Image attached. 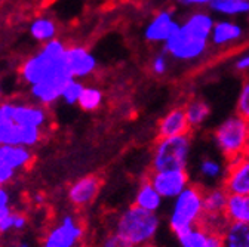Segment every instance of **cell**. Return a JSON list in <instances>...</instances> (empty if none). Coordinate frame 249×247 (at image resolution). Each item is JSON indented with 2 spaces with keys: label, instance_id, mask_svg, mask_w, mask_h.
Instances as JSON below:
<instances>
[{
  "label": "cell",
  "instance_id": "cell-1",
  "mask_svg": "<svg viewBox=\"0 0 249 247\" xmlns=\"http://www.w3.org/2000/svg\"><path fill=\"white\" fill-rule=\"evenodd\" d=\"M159 228L160 218L158 213L134 204L119 216L114 232L123 237L132 247H145L156 238Z\"/></svg>",
  "mask_w": 249,
  "mask_h": 247
},
{
  "label": "cell",
  "instance_id": "cell-2",
  "mask_svg": "<svg viewBox=\"0 0 249 247\" xmlns=\"http://www.w3.org/2000/svg\"><path fill=\"white\" fill-rule=\"evenodd\" d=\"M203 218V191L196 185H189L174 198L169 213V228L177 235L202 222Z\"/></svg>",
  "mask_w": 249,
  "mask_h": 247
},
{
  "label": "cell",
  "instance_id": "cell-3",
  "mask_svg": "<svg viewBox=\"0 0 249 247\" xmlns=\"http://www.w3.org/2000/svg\"><path fill=\"white\" fill-rule=\"evenodd\" d=\"M192 149L190 133L159 138L151 157V170H184L189 163Z\"/></svg>",
  "mask_w": 249,
  "mask_h": 247
},
{
  "label": "cell",
  "instance_id": "cell-4",
  "mask_svg": "<svg viewBox=\"0 0 249 247\" xmlns=\"http://www.w3.org/2000/svg\"><path fill=\"white\" fill-rule=\"evenodd\" d=\"M213 139L227 162L242 157L249 139V121L239 114L226 118L215 129Z\"/></svg>",
  "mask_w": 249,
  "mask_h": 247
},
{
  "label": "cell",
  "instance_id": "cell-5",
  "mask_svg": "<svg viewBox=\"0 0 249 247\" xmlns=\"http://www.w3.org/2000/svg\"><path fill=\"white\" fill-rule=\"evenodd\" d=\"M208 42V39L193 34L181 24L175 34L165 42V52L169 53L172 58L181 61L196 59L206 50Z\"/></svg>",
  "mask_w": 249,
  "mask_h": 247
},
{
  "label": "cell",
  "instance_id": "cell-6",
  "mask_svg": "<svg viewBox=\"0 0 249 247\" xmlns=\"http://www.w3.org/2000/svg\"><path fill=\"white\" fill-rule=\"evenodd\" d=\"M148 181L158 193L168 200H174L190 185L189 173L184 170H160L153 172L148 176Z\"/></svg>",
  "mask_w": 249,
  "mask_h": 247
},
{
  "label": "cell",
  "instance_id": "cell-7",
  "mask_svg": "<svg viewBox=\"0 0 249 247\" xmlns=\"http://www.w3.org/2000/svg\"><path fill=\"white\" fill-rule=\"evenodd\" d=\"M223 188L229 194H249V160L243 156L229 162Z\"/></svg>",
  "mask_w": 249,
  "mask_h": 247
},
{
  "label": "cell",
  "instance_id": "cell-8",
  "mask_svg": "<svg viewBox=\"0 0 249 247\" xmlns=\"http://www.w3.org/2000/svg\"><path fill=\"white\" fill-rule=\"evenodd\" d=\"M179 22L168 11L156 15L144 30V37L148 42H166L179 28Z\"/></svg>",
  "mask_w": 249,
  "mask_h": 247
},
{
  "label": "cell",
  "instance_id": "cell-9",
  "mask_svg": "<svg viewBox=\"0 0 249 247\" xmlns=\"http://www.w3.org/2000/svg\"><path fill=\"white\" fill-rule=\"evenodd\" d=\"M101 190V179L97 175H89L85 176L82 179H79L77 182H74L70 191H69V198L70 201L77 206V207H85L89 203H92L95 200V197L98 196Z\"/></svg>",
  "mask_w": 249,
  "mask_h": 247
},
{
  "label": "cell",
  "instance_id": "cell-10",
  "mask_svg": "<svg viewBox=\"0 0 249 247\" xmlns=\"http://www.w3.org/2000/svg\"><path fill=\"white\" fill-rule=\"evenodd\" d=\"M181 247H224L221 234L212 232L202 225H196L177 235Z\"/></svg>",
  "mask_w": 249,
  "mask_h": 247
},
{
  "label": "cell",
  "instance_id": "cell-11",
  "mask_svg": "<svg viewBox=\"0 0 249 247\" xmlns=\"http://www.w3.org/2000/svg\"><path fill=\"white\" fill-rule=\"evenodd\" d=\"M83 230L74 222L71 216H66L59 227L51 231L46 238L45 247H73L82 237Z\"/></svg>",
  "mask_w": 249,
  "mask_h": 247
},
{
  "label": "cell",
  "instance_id": "cell-12",
  "mask_svg": "<svg viewBox=\"0 0 249 247\" xmlns=\"http://www.w3.org/2000/svg\"><path fill=\"white\" fill-rule=\"evenodd\" d=\"M190 125L187 121L185 111L181 107L172 108L169 113H166L158 126V136L159 138H169V136H178V135H185L189 133Z\"/></svg>",
  "mask_w": 249,
  "mask_h": 247
},
{
  "label": "cell",
  "instance_id": "cell-13",
  "mask_svg": "<svg viewBox=\"0 0 249 247\" xmlns=\"http://www.w3.org/2000/svg\"><path fill=\"white\" fill-rule=\"evenodd\" d=\"M64 59L73 77H82L89 74L97 66V61L83 48H73L66 50Z\"/></svg>",
  "mask_w": 249,
  "mask_h": 247
},
{
  "label": "cell",
  "instance_id": "cell-14",
  "mask_svg": "<svg viewBox=\"0 0 249 247\" xmlns=\"http://www.w3.org/2000/svg\"><path fill=\"white\" fill-rule=\"evenodd\" d=\"M162 203H163V197L158 193V190L153 187V183L148 181V178L144 179L140 185L137 194H135L134 204L144 209V210L158 213L159 209L162 207Z\"/></svg>",
  "mask_w": 249,
  "mask_h": 247
},
{
  "label": "cell",
  "instance_id": "cell-15",
  "mask_svg": "<svg viewBox=\"0 0 249 247\" xmlns=\"http://www.w3.org/2000/svg\"><path fill=\"white\" fill-rule=\"evenodd\" d=\"M242 36H243V30L239 24L231 21H218L216 24H213L211 33V42L215 46H224L239 40Z\"/></svg>",
  "mask_w": 249,
  "mask_h": 247
},
{
  "label": "cell",
  "instance_id": "cell-16",
  "mask_svg": "<svg viewBox=\"0 0 249 247\" xmlns=\"http://www.w3.org/2000/svg\"><path fill=\"white\" fill-rule=\"evenodd\" d=\"M224 216L229 222L249 224V194H229Z\"/></svg>",
  "mask_w": 249,
  "mask_h": 247
},
{
  "label": "cell",
  "instance_id": "cell-17",
  "mask_svg": "<svg viewBox=\"0 0 249 247\" xmlns=\"http://www.w3.org/2000/svg\"><path fill=\"white\" fill-rule=\"evenodd\" d=\"M224 247H249V224L227 222L221 231Z\"/></svg>",
  "mask_w": 249,
  "mask_h": 247
},
{
  "label": "cell",
  "instance_id": "cell-18",
  "mask_svg": "<svg viewBox=\"0 0 249 247\" xmlns=\"http://www.w3.org/2000/svg\"><path fill=\"white\" fill-rule=\"evenodd\" d=\"M229 193L223 187L203 191V216H221L227 206Z\"/></svg>",
  "mask_w": 249,
  "mask_h": 247
},
{
  "label": "cell",
  "instance_id": "cell-19",
  "mask_svg": "<svg viewBox=\"0 0 249 247\" xmlns=\"http://www.w3.org/2000/svg\"><path fill=\"white\" fill-rule=\"evenodd\" d=\"M182 27H185L193 34L209 40L212 28H213V19L208 14H202V12L193 14L190 18H187V21L182 24Z\"/></svg>",
  "mask_w": 249,
  "mask_h": 247
},
{
  "label": "cell",
  "instance_id": "cell-20",
  "mask_svg": "<svg viewBox=\"0 0 249 247\" xmlns=\"http://www.w3.org/2000/svg\"><path fill=\"white\" fill-rule=\"evenodd\" d=\"M185 111V117L187 121H189L190 129H196L199 126H202V123L209 117L211 114V108L209 105L202 101V99H192L185 104L184 107Z\"/></svg>",
  "mask_w": 249,
  "mask_h": 247
},
{
  "label": "cell",
  "instance_id": "cell-21",
  "mask_svg": "<svg viewBox=\"0 0 249 247\" xmlns=\"http://www.w3.org/2000/svg\"><path fill=\"white\" fill-rule=\"evenodd\" d=\"M14 121L19 126H35L39 128L45 121V113L40 108H31V107H15L14 110Z\"/></svg>",
  "mask_w": 249,
  "mask_h": 247
},
{
  "label": "cell",
  "instance_id": "cell-22",
  "mask_svg": "<svg viewBox=\"0 0 249 247\" xmlns=\"http://www.w3.org/2000/svg\"><path fill=\"white\" fill-rule=\"evenodd\" d=\"M0 156L12 169L27 165L31 159L30 152L18 145H2L0 147Z\"/></svg>",
  "mask_w": 249,
  "mask_h": 247
},
{
  "label": "cell",
  "instance_id": "cell-23",
  "mask_svg": "<svg viewBox=\"0 0 249 247\" xmlns=\"http://www.w3.org/2000/svg\"><path fill=\"white\" fill-rule=\"evenodd\" d=\"M211 9L221 15L249 14V0H213Z\"/></svg>",
  "mask_w": 249,
  "mask_h": 247
},
{
  "label": "cell",
  "instance_id": "cell-24",
  "mask_svg": "<svg viewBox=\"0 0 249 247\" xmlns=\"http://www.w3.org/2000/svg\"><path fill=\"white\" fill-rule=\"evenodd\" d=\"M103 101V94L98 89H93V87H83L82 94L79 97V105L82 110L86 111H92V110H97L101 105Z\"/></svg>",
  "mask_w": 249,
  "mask_h": 247
},
{
  "label": "cell",
  "instance_id": "cell-25",
  "mask_svg": "<svg viewBox=\"0 0 249 247\" xmlns=\"http://www.w3.org/2000/svg\"><path fill=\"white\" fill-rule=\"evenodd\" d=\"M31 34L37 40H48L55 34V24L49 19H37L31 24Z\"/></svg>",
  "mask_w": 249,
  "mask_h": 247
},
{
  "label": "cell",
  "instance_id": "cell-26",
  "mask_svg": "<svg viewBox=\"0 0 249 247\" xmlns=\"http://www.w3.org/2000/svg\"><path fill=\"white\" fill-rule=\"evenodd\" d=\"M199 172L206 179H218L223 175V166L213 159H203L199 165Z\"/></svg>",
  "mask_w": 249,
  "mask_h": 247
},
{
  "label": "cell",
  "instance_id": "cell-27",
  "mask_svg": "<svg viewBox=\"0 0 249 247\" xmlns=\"http://www.w3.org/2000/svg\"><path fill=\"white\" fill-rule=\"evenodd\" d=\"M236 114L242 115L245 120L249 121V79L245 80L242 84V89L237 97V104H236Z\"/></svg>",
  "mask_w": 249,
  "mask_h": 247
},
{
  "label": "cell",
  "instance_id": "cell-28",
  "mask_svg": "<svg viewBox=\"0 0 249 247\" xmlns=\"http://www.w3.org/2000/svg\"><path fill=\"white\" fill-rule=\"evenodd\" d=\"M82 90H83V86L74 80L69 82L67 86L64 87V90H62V98H64L69 104H74L79 101V97L82 94Z\"/></svg>",
  "mask_w": 249,
  "mask_h": 247
},
{
  "label": "cell",
  "instance_id": "cell-29",
  "mask_svg": "<svg viewBox=\"0 0 249 247\" xmlns=\"http://www.w3.org/2000/svg\"><path fill=\"white\" fill-rule=\"evenodd\" d=\"M37 139H39V128L22 126V141H21V144L31 145V144H36Z\"/></svg>",
  "mask_w": 249,
  "mask_h": 247
},
{
  "label": "cell",
  "instance_id": "cell-30",
  "mask_svg": "<svg viewBox=\"0 0 249 247\" xmlns=\"http://www.w3.org/2000/svg\"><path fill=\"white\" fill-rule=\"evenodd\" d=\"M101 247H132L123 237H120L117 232H113L110 235H107L103 241Z\"/></svg>",
  "mask_w": 249,
  "mask_h": 247
},
{
  "label": "cell",
  "instance_id": "cell-31",
  "mask_svg": "<svg viewBox=\"0 0 249 247\" xmlns=\"http://www.w3.org/2000/svg\"><path fill=\"white\" fill-rule=\"evenodd\" d=\"M151 70L156 73V74H165L166 70H168V59H166V55L165 53H159L156 55L151 61Z\"/></svg>",
  "mask_w": 249,
  "mask_h": 247
},
{
  "label": "cell",
  "instance_id": "cell-32",
  "mask_svg": "<svg viewBox=\"0 0 249 247\" xmlns=\"http://www.w3.org/2000/svg\"><path fill=\"white\" fill-rule=\"evenodd\" d=\"M14 110H15V105H12V104L0 105V125L14 121Z\"/></svg>",
  "mask_w": 249,
  "mask_h": 247
},
{
  "label": "cell",
  "instance_id": "cell-33",
  "mask_svg": "<svg viewBox=\"0 0 249 247\" xmlns=\"http://www.w3.org/2000/svg\"><path fill=\"white\" fill-rule=\"evenodd\" d=\"M12 172H14V169L11 166H8V163L2 159V156H0V185L5 183L12 176Z\"/></svg>",
  "mask_w": 249,
  "mask_h": 247
},
{
  "label": "cell",
  "instance_id": "cell-34",
  "mask_svg": "<svg viewBox=\"0 0 249 247\" xmlns=\"http://www.w3.org/2000/svg\"><path fill=\"white\" fill-rule=\"evenodd\" d=\"M14 224H15V214H8L5 218L0 221V232H5L8 231L9 228H14Z\"/></svg>",
  "mask_w": 249,
  "mask_h": 247
},
{
  "label": "cell",
  "instance_id": "cell-35",
  "mask_svg": "<svg viewBox=\"0 0 249 247\" xmlns=\"http://www.w3.org/2000/svg\"><path fill=\"white\" fill-rule=\"evenodd\" d=\"M236 68L239 71H249V53L240 56L236 63Z\"/></svg>",
  "mask_w": 249,
  "mask_h": 247
},
{
  "label": "cell",
  "instance_id": "cell-36",
  "mask_svg": "<svg viewBox=\"0 0 249 247\" xmlns=\"http://www.w3.org/2000/svg\"><path fill=\"white\" fill-rule=\"evenodd\" d=\"M181 5H205V3H212L213 0H178Z\"/></svg>",
  "mask_w": 249,
  "mask_h": 247
},
{
  "label": "cell",
  "instance_id": "cell-37",
  "mask_svg": "<svg viewBox=\"0 0 249 247\" xmlns=\"http://www.w3.org/2000/svg\"><path fill=\"white\" fill-rule=\"evenodd\" d=\"M8 207V194L5 190L0 188V210Z\"/></svg>",
  "mask_w": 249,
  "mask_h": 247
},
{
  "label": "cell",
  "instance_id": "cell-38",
  "mask_svg": "<svg viewBox=\"0 0 249 247\" xmlns=\"http://www.w3.org/2000/svg\"><path fill=\"white\" fill-rule=\"evenodd\" d=\"M24 225H25V218H24V216L15 214V224H14V228H22Z\"/></svg>",
  "mask_w": 249,
  "mask_h": 247
},
{
  "label": "cell",
  "instance_id": "cell-39",
  "mask_svg": "<svg viewBox=\"0 0 249 247\" xmlns=\"http://www.w3.org/2000/svg\"><path fill=\"white\" fill-rule=\"evenodd\" d=\"M243 157L249 160V139L246 142V147H245V151H243Z\"/></svg>",
  "mask_w": 249,
  "mask_h": 247
},
{
  "label": "cell",
  "instance_id": "cell-40",
  "mask_svg": "<svg viewBox=\"0 0 249 247\" xmlns=\"http://www.w3.org/2000/svg\"><path fill=\"white\" fill-rule=\"evenodd\" d=\"M22 247H27V246H22Z\"/></svg>",
  "mask_w": 249,
  "mask_h": 247
}]
</instances>
